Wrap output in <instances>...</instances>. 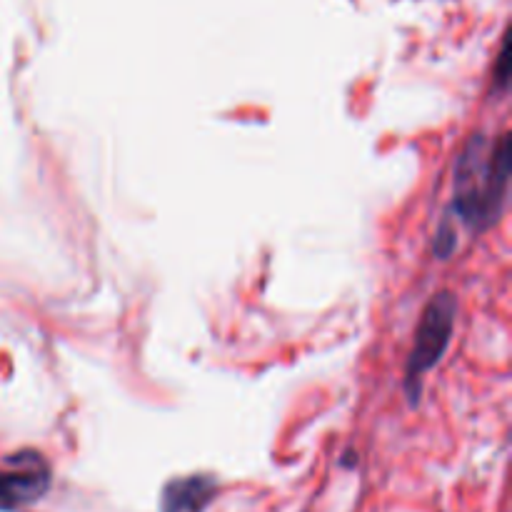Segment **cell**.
<instances>
[{
    "mask_svg": "<svg viewBox=\"0 0 512 512\" xmlns=\"http://www.w3.org/2000/svg\"><path fill=\"white\" fill-rule=\"evenodd\" d=\"M8 468L0 470V510L13 512L33 505L50 490V465L35 450H20L5 460Z\"/></svg>",
    "mask_w": 512,
    "mask_h": 512,
    "instance_id": "3957f363",
    "label": "cell"
},
{
    "mask_svg": "<svg viewBox=\"0 0 512 512\" xmlns=\"http://www.w3.org/2000/svg\"><path fill=\"white\" fill-rule=\"evenodd\" d=\"M218 493L213 475H188L165 483L160 495V512H203Z\"/></svg>",
    "mask_w": 512,
    "mask_h": 512,
    "instance_id": "277c9868",
    "label": "cell"
},
{
    "mask_svg": "<svg viewBox=\"0 0 512 512\" xmlns=\"http://www.w3.org/2000/svg\"><path fill=\"white\" fill-rule=\"evenodd\" d=\"M510 135L488 138L475 133L460 150L453 173V203L448 218L478 235L488 230L508 203Z\"/></svg>",
    "mask_w": 512,
    "mask_h": 512,
    "instance_id": "6da1fadb",
    "label": "cell"
},
{
    "mask_svg": "<svg viewBox=\"0 0 512 512\" xmlns=\"http://www.w3.org/2000/svg\"><path fill=\"white\" fill-rule=\"evenodd\" d=\"M455 318H458V300L448 290L438 293L425 305L423 318L415 330V345L405 363V395H408L410 405H418L425 375L448 353Z\"/></svg>",
    "mask_w": 512,
    "mask_h": 512,
    "instance_id": "7a4b0ae2",
    "label": "cell"
}]
</instances>
